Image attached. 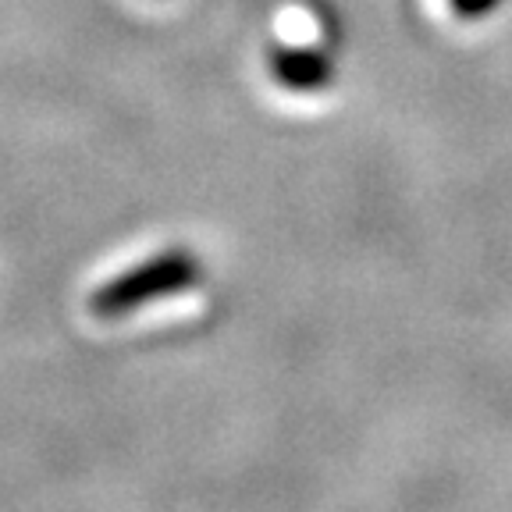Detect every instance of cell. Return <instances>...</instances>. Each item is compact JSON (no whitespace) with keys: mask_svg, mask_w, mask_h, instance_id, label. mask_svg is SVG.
Segmentation results:
<instances>
[{"mask_svg":"<svg viewBox=\"0 0 512 512\" xmlns=\"http://www.w3.org/2000/svg\"><path fill=\"white\" fill-rule=\"evenodd\" d=\"M274 72L292 89H320L324 79H328V64L320 61L317 54H310V47L306 50L288 47V54L274 57Z\"/></svg>","mask_w":512,"mask_h":512,"instance_id":"cell-2","label":"cell"},{"mask_svg":"<svg viewBox=\"0 0 512 512\" xmlns=\"http://www.w3.org/2000/svg\"><path fill=\"white\" fill-rule=\"evenodd\" d=\"M203 278V264L196 260L192 249H164L146 264L128 267L125 274L104 281L89 296V310L96 317L114 320V317H128L139 306H150L164 296H178V292H189L196 281Z\"/></svg>","mask_w":512,"mask_h":512,"instance_id":"cell-1","label":"cell"},{"mask_svg":"<svg viewBox=\"0 0 512 512\" xmlns=\"http://www.w3.org/2000/svg\"><path fill=\"white\" fill-rule=\"evenodd\" d=\"M274 29H278V40L285 43V47H296V50H306L320 40L317 15H313L310 8H303V4H288V8H281L278 18H274Z\"/></svg>","mask_w":512,"mask_h":512,"instance_id":"cell-3","label":"cell"}]
</instances>
